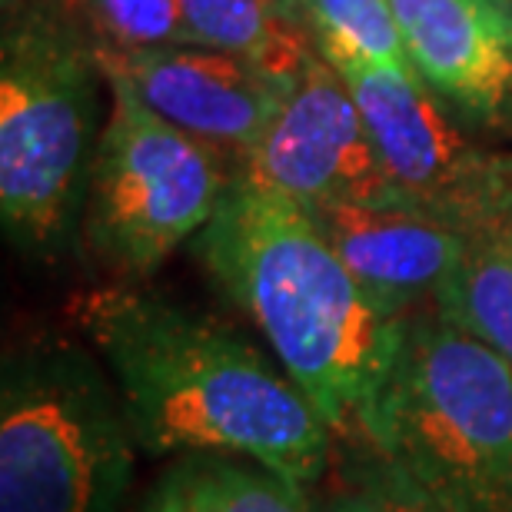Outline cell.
I'll use <instances>...</instances> for the list:
<instances>
[{"label": "cell", "instance_id": "20", "mask_svg": "<svg viewBox=\"0 0 512 512\" xmlns=\"http://www.w3.org/2000/svg\"><path fill=\"white\" fill-rule=\"evenodd\" d=\"M24 4H27V0H0V7H4V17L14 14V10H20Z\"/></svg>", "mask_w": 512, "mask_h": 512}, {"label": "cell", "instance_id": "16", "mask_svg": "<svg viewBox=\"0 0 512 512\" xmlns=\"http://www.w3.org/2000/svg\"><path fill=\"white\" fill-rule=\"evenodd\" d=\"M97 54L197 44L180 0H57Z\"/></svg>", "mask_w": 512, "mask_h": 512}, {"label": "cell", "instance_id": "5", "mask_svg": "<svg viewBox=\"0 0 512 512\" xmlns=\"http://www.w3.org/2000/svg\"><path fill=\"white\" fill-rule=\"evenodd\" d=\"M120 389L84 346L40 336L0 373V512H120L137 456Z\"/></svg>", "mask_w": 512, "mask_h": 512}, {"label": "cell", "instance_id": "15", "mask_svg": "<svg viewBox=\"0 0 512 512\" xmlns=\"http://www.w3.org/2000/svg\"><path fill=\"white\" fill-rule=\"evenodd\" d=\"M303 20L320 57L340 77L416 70L393 0H303Z\"/></svg>", "mask_w": 512, "mask_h": 512}, {"label": "cell", "instance_id": "12", "mask_svg": "<svg viewBox=\"0 0 512 512\" xmlns=\"http://www.w3.org/2000/svg\"><path fill=\"white\" fill-rule=\"evenodd\" d=\"M197 44L247 60L276 84L296 87L320 57L313 34L283 0H180Z\"/></svg>", "mask_w": 512, "mask_h": 512}, {"label": "cell", "instance_id": "4", "mask_svg": "<svg viewBox=\"0 0 512 512\" xmlns=\"http://www.w3.org/2000/svg\"><path fill=\"white\" fill-rule=\"evenodd\" d=\"M350 443L449 512H512V363L443 313L406 316L389 380Z\"/></svg>", "mask_w": 512, "mask_h": 512}, {"label": "cell", "instance_id": "6", "mask_svg": "<svg viewBox=\"0 0 512 512\" xmlns=\"http://www.w3.org/2000/svg\"><path fill=\"white\" fill-rule=\"evenodd\" d=\"M107 84L110 114L87 183L80 247L117 283H140L210 227L237 160L163 120L124 77L107 74Z\"/></svg>", "mask_w": 512, "mask_h": 512}, {"label": "cell", "instance_id": "11", "mask_svg": "<svg viewBox=\"0 0 512 512\" xmlns=\"http://www.w3.org/2000/svg\"><path fill=\"white\" fill-rule=\"evenodd\" d=\"M306 213L356 280L403 320L436 310L466 250V233L406 203H323Z\"/></svg>", "mask_w": 512, "mask_h": 512}, {"label": "cell", "instance_id": "10", "mask_svg": "<svg viewBox=\"0 0 512 512\" xmlns=\"http://www.w3.org/2000/svg\"><path fill=\"white\" fill-rule=\"evenodd\" d=\"M150 110L233 160L247 153L293 87L276 84L247 60L203 44L97 54Z\"/></svg>", "mask_w": 512, "mask_h": 512}, {"label": "cell", "instance_id": "17", "mask_svg": "<svg viewBox=\"0 0 512 512\" xmlns=\"http://www.w3.org/2000/svg\"><path fill=\"white\" fill-rule=\"evenodd\" d=\"M346 479L370 496L380 512H449L366 443H353V453L346 459Z\"/></svg>", "mask_w": 512, "mask_h": 512}, {"label": "cell", "instance_id": "8", "mask_svg": "<svg viewBox=\"0 0 512 512\" xmlns=\"http://www.w3.org/2000/svg\"><path fill=\"white\" fill-rule=\"evenodd\" d=\"M237 177L286 193L303 210L323 203H399L350 84L316 57L253 147Z\"/></svg>", "mask_w": 512, "mask_h": 512}, {"label": "cell", "instance_id": "19", "mask_svg": "<svg viewBox=\"0 0 512 512\" xmlns=\"http://www.w3.org/2000/svg\"><path fill=\"white\" fill-rule=\"evenodd\" d=\"M499 220L512 227V150H509V167H506V190H503V207H499Z\"/></svg>", "mask_w": 512, "mask_h": 512}, {"label": "cell", "instance_id": "18", "mask_svg": "<svg viewBox=\"0 0 512 512\" xmlns=\"http://www.w3.org/2000/svg\"><path fill=\"white\" fill-rule=\"evenodd\" d=\"M320 512H380V509L370 503V496L360 493L356 486H350V489H343V493H336Z\"/></svg>", "mask_w": 512, "mask_h": 512}, {"label": "cell", "instance_id": "14", "mask_svg": "<svg viewBox=\"0 0 512 512\" xmlns=\"http://www.w3.org/2000/svg\"><path fill=\"white\" fill-rule=\"evenodd\" d=\"M436 313L459 330L493 346L512 363V227L496 220L493 227L466 233V250Z\"/></svg>", "mask_w": 512, "mask_h": 512}, {"label": "cell", "instance_id": "2", "mask_svg": "<svg viewBox=\"0 0 512 512\" xmlns=\"http://www.w3.org/2000/svg\"><path fill=\"white\" fill-rule=\"evenodd\" d=\"M193 250L330 433H360L406 320L356 280L310 213L280 190L233 177Z\"/></svg>", "mask_w": 512, "mask_h": 512}, {"label": "cell", "instance_id": "3", "mask_svg": "<svg viewBox=\"0 0 512 512\" xmlns=\"http://www.w3.org/2000/svg\"><path fill=\"white\" fill-rule=\"evenodd\" d=\"M110 114L94 44L57 0H27L0 40V220L34 260L80 243L87 183Z\"/></svg>", "mask_w": 512, "mask_h": 512}, {"label": "cell", "instance_id": "7", "mask_svg": "<svg viewBox=\"0 0 512 512\" xmlns=\"http://www.w3.org/2000/svg\"><path fill=\"white\" fill-rule=\"evenodd\" d=\"M360 104L399 203L476 233L499 220L509 150L486 147L416 70L343 77Z\"/></svg>", "mask_w": 512, "mask_h": 512}, {"label": "cell", "instance_id": "9", "mask_svg": "<svg viewBox=\"0 0 512 512\" xmlns=\"http://www.w3.org/2000/svg\"><path fill=\"white\" fill-rule=\"evenodd\" d=\"M426 87L483 140H512L509 0H393Z\"/></svg>", "mask_w": 512, "mask_h": 512}, {"label": "cell", "instance_id": "22", "mask_svg": "<svg viewBox=\"0 0 512 512\" xmlns=\"http://www.w3.org/2000/svg\"><path fill=\"white\" fill-rule=\"evenodd\" d=\"M509 4H512V0H509Z\"/></svg>", "mask_w": 512, "mask_h": 512}, {"label": "cell", "instance_id": "1", "mask_svg": "<svg viewBox=\"0 0 512 512\" xmlns=\"http://www.w3.org/2000/svg\"><path fill=\"white\" fill-rule=\"evenodd\" d=\"M77 330L107 363L140 453H220L310 486L333 433L283 366L213 316L133 283L70 303Z\"/></svg>", "mask_w": 512, "mask_h": 512}, {"label": "cell", "instance_id": "21", "mask_svg": "<svg viewBox=\"0 0 512 512\" xmlns=\"http://www.w3.org/2000/svg\"><path fill=\"white\" fill-rule=\"evenodd\" d=\"M283 4L290 7L293 14H300V17H303V0H283Z\"/></svg>", "mask_w": 512, "mask_h": 512}, {"label": "cell", "instance_id": "13", "mask_svg": "<svg viewBox=\"0 0 512 512\" xmlns=\"http://www.w3.org/2000/svg\"><path fill=\"white\" fill-rule=\"evenodd\" d=\"M140 512H316L303 483L243 456H177Z\"/></svg>", "mask_w": 512, "mask_h": 512}]
</instances>
